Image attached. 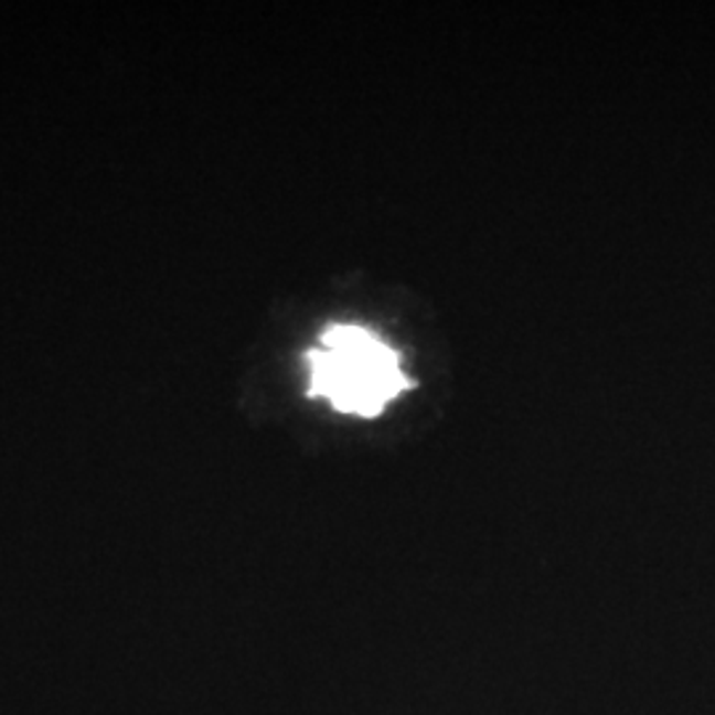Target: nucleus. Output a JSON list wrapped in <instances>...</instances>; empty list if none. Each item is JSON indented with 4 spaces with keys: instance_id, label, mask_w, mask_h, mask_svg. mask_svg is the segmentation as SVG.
Returning a JSON list of instances; mask_svg holds the SVG:
<instances>
[{
    "instance_id": "1",
    "label": "nucleus",
    "mask_w": 715,
    "mask_h": 715,
    "mask_svg": "<svg viewBox=\"0 0 715 715\" xmlns=\"http://www.w3.org/2000/svg\"><path fill=\"white\" fill-rule=\"evenodd\" d=\"M308 395L348 416L374 419L414 387L401 353L361 323H331L305 353Z\"/></svg>"
}]
</instances>
